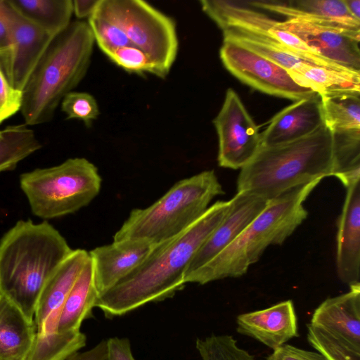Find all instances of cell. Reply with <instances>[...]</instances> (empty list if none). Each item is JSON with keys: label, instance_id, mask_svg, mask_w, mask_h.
<instances>
[{"label": "cell", "instance_id": "obj_1", "mask_svg": "<svg viewBox=\"0 0 360 360\" xmlns=\"http://www.w3.org/2000/svg\"><path fill=\"white\" fill-rule=\"evenodd\" d=\"M229 207V200L217 201L184 231L155 246L137 268L98 296L95 307L112 319L173 297L184 288V274L193 256Z\"/></svg>", "mask_w": 360, "mask_h": 360}, {"label": "cell", "instance_id": "obj_2", "mask_svg": "<svg viewBox=\"0 0 360 360\" xmlns=\"http://www.w3.org/2000/svg\"><path fill=\"white\" fill-rule=\"evenodd\" d=\"M72 251L47 221H18L0 240V293L33 321L43 288Z\"/></svg>", "mask_w": 360, "mask_h": 360}, {"label": "cell", "instance_id": "obj_3", "mask_svg": "<svg viewBox=\"0 0 360 360\" xmlns=\"http://www.w3.org/2000/svg\"><path fill=\"white\" fill-rule=\"evenodd\" d=\"M333 173V135L323 124L299 139L261 146L250 162L240 169L237 192L248 191L271 200Z\"/></svg>", "mask_w": 360, "mask_h": 360}, {"label": "cell", "instance_id": "obj_4", "mask_svg": "<svg viewBox=\"0 0 360 360\" xmlns=\"http://www.w3.org/2000/svg\"><path fill=\"white\" fill-rule=\"evenodd\" d=\"M318 179L293 188L269 201L266 207L221 252L184 278L204 285L244 275L271 245H281L305 220L304 202L320 183Z\"/></svg>", "mask_w": 360, "mask_h": 360}, {"label": "cell", "instance_id": "obj_5", "mask_svg": "<svg viewBox=\"0 0 360 360\" xmlns=\"http://www.w3.org/2000/svg\"><path fill=\"white\" fill-rule=\"evenodd\" d=\"M94 44L88 23L80 20L53 38L22 90L20 111L26 125L52 120L63 98L86 74Z\"/></svg>", "mask_w": 360, "mask_h": 360}, {"label": "cell", "instance_id": "obj_6", "mask_svg": "<svg viewBox=\"0 0 360 360\" xmlns=\"http://www.w3.org/2000/svg\"><path fill=\"white\" fill-rule=\"evenodd\" d=\"M224 193L214 170L184 179L150 206L132 210L113 241L140 239L154 246L161 244L188 229L213 198Z\"/></svg>", "mask_w": 360, "mask_h": 360}, {"label": "cell", "instance_id": "obj_7", "mask_svg": "<svg viewBox=\"0 0 360 360\" xmlns=\"http://www.w3.org/2000/svg\"><path fill=\"white\" fill-rule=\"evenodd\" d=\"M20 184L32 213L49 219L75 212L98 194L101 178L97 167L84 158H74L47 168L21 174Z\"/></svg>", "mask_w": 360, "mask_h": 360}, {"label": "cell", "instance_id": "obj_8", "mask_svg": "<svg viewBox=\"0 0 360 360\" xmlns=\"http://www.w3.org/2000/svg\"><path fill=\"white\" fill-rule=\"evenodd\" d=\"M95 13L117 25L133 46L146 53L158 77L167 76L179 49L172 18L141 0H101Z\"/></svg>", "mask_w": 360, "mask_h": 360}, {"label": "cell", "instance_id": "obj_9", "mask_svg": "<svg viewBox=\"0 0 360 360\" xmlns=\"http://www.w3.org/2000/svg\"><path fill=\"white\" fill-rule=\"evenodd\" d=\"M219 56L234 77L263 93L295 101L316 93L297 84L280 65L233 41L224 39Z\"/></svg>", "mask_w": 360, "mask_h": 360}, {"label": "cell", "instance_id": "obj_10", "mask_svg": "<svg viewBox=\"0 0 360 360\" xmlns=\"http://www.w3.org/2000/svg\"><path fill=\"white\" fill-rule=\"evenodd\" d=\"M213 123L218 136L219 165L232 169L245 167L261 146V134L233 89L226 91L222 106Z\"/></svg>", "mask_w": 360, "mask_h": 360}, {"label": "cell", "instance_id": "obj_11", "mask_svg": "<svg viewBox=\"0 0 360 360\" xmlns=\"http://www.w3.org/2000/svg\"><path fill=\"white\" fill-rule=\"evenodd\" d=\"M10 28V50L1 67L10 84L23 90L53 37L20 15L5 0Z\"/></svg>", "mask_w": 360, "mask_h": 360}, {"label": "cell", "instance_id": "obj_12", "mask_svg": "<svg viewBox=\"0 0 360 360\" xmlns=\"http://www.w3.org/2000/svg\"><path fill=\"white\" fill-rule=\"evenodd\" d=\"M277 25L297 36L323 58L360 72V32L333 29L295 19L278 21Z\"/></svg>", "mask_w": 360, "mask_h": 360}, {"label": "cell", "instance_id": "obj_13", "mask_svg": "<svg viewBox=\"0 0 360 360\" xmlns=\"http://www.w3.org/2000/svg\"><path fill=\"white\" fill-rule=\"evenodd\" d=\"M229 201L227 213L193 256L184 278L205 265L233 242L266 207L269 200L248 191H239Z\"/></svg>", "mask_w": 360, "mask_h": 360}, {"label": "cell", "instance_id": "obj_14", "mask_svg": "<svg viewBox=\"0 0 360 360\" xmlns=\"http://www.w3.org/2000/svg\"><path fill=\"white\" fill-rule=\"evenodd\" d=\"M345 188L336 234V268L340 280L351 287L360 284V179Z\"/></svg>", "mask_w": 360, "mask_h": 360}, {"label": "cell", "instance_id": "obj_15", "mask_svg": "<svg viewBox=\"0 0 360 360\" xmlns=\"http://www.w3.org/2000/svg\"><path fill=\"white\" fill-rule=\"evenodd\" d=\"M154 248L145 240L127 239L89 251L98 295L137 268Z\"/></svg>", "mask_w": 360, "mask_h": 360}, {"label": "cell", "instance_id": "obj_16", "mask_svg": "<svg viewBox=\"0 0 360 360\" xmlns=\"http://www.w3.org/2000/svg\"><path fill=\"white\" fill-rule=\"evenodd\" d=\"M259 8L305 22L333 29L360 32V20L353 17L343 0H298L246 2Z\"/></svg>", "mask_w": 360, "mask_h": 360}, {"label": "cell", "instance_id": "obj_17", "mask_svg": "<svg viewBox=\"0 0 360 360\" xmlns=\"http://www.w3.org/2000/svg\"><path fill=\"white\" fill-rule=\"evenodd\" d=\"M89 258L86 250H72L47 281L39 296L34 317L37 334L56 331L63 304Z\"/></svg>", "mask_w": 360, "mask_h": 360}, {"label": "cell", "instance_id": "obj_18", "mask_svg": "<svg viewBox=\"0 0 360 360\" xmlns=\"http://www.w3.org/2000/svg\"><path fill=\"white\" fill-rule=\"evenodd\" d=\"M324 124L321 96L295 101L271 120L261 134V146H271L306 136Z\"/></svg>", "mask_w": 360, "mask_h": 360}, {"label": "cell", "instance_id": "obj_19", "mask_svg": "<svg viewBox=\"0 0 360 360\" xmlns=\"http://www.w3.org/2000/svg\"><path fill=\"white\" fill-rule=\"evenodd\" d=\"M236 323L238 333L251 337L273 350L299 335L292 300L241 314L237 316Z\"/></svg>", "mask_w": 360, "mask_h": 360}, {"label": "cell", "instance_id": "obj_20", "mask_svg": "<svg viewBox=\"0 0 360 360\" xmlns=\"http://www.w3.org/2000/svg\"><path fill=\"white\" fill-rule=\"evenodd\" d=\"M325 300L314 311L311 323L332 336L360 348V284Z\"/></svg>", "mask_w": 360, "mask_h": 360}, {"label": "cell", "instance_id": "obj_21", "mask_svg": "<svg viewBox=\"0 0 360 360\" xmlns=\"http://www.w3.org/2000/svg\"><path fill=\"white\" fill-rule=\"evenodd\" d=\"M277 22L250 6H243L235 15L234 25L275 40L287 51L311 64L338 71L354 72L323 58L297 36L278 26Z\"/></svg>", "mask_w": 360, "mask_h": 360}, {"label": "cell", "instance_id": "obj_22", "mask_svg": "<svg viewBox=\"0 0 360 360\" xmlns=\"http://www.w3.org/2000/svg\"><path fill=\"white\" fill-rule=\"evenodd\" d=\"M36 334L34 320L0 293V360H24Z\"/></svg>", "mask_w": 360, "mask_h": 360}, {"label": "cell", "instance_id": "obj_23", "mask_svg": "<svg viewBox=\"0 0 360 360\" xmlns=\"http://www.w3.org/2000/svg\"><path fill=\"white\" fill-rule=\"evenodd\" d=\"M98 296L89 257L63 304L56 331L66 333L80 330L83 321L91 316Z\"/></svg>", "mask_w": 360, "mask_h": 360}, {"label": "cell", "instance_id": "obj_24", "mask_svg": "<svg viewBox=\"0 0 360 360\" xmlns=\"http://www.w3.org/2000/svg\"><path fill=\"white\" fill-rule=\"evenodd\" d=\"M288 73L297 84L319 95L360 92V72L338 71L304 63Z\"/></svg>", "mask_w": 360, "mask_h": 360}, {"label": "cell", "instance_id": "obj_25", "mask_svg": "<svg viewBox=\"0 0 360 360\" xmlns=\"http://www.w3.org/2000/svg\"><path fill=\"white\" fill-rule=\"evenodd\" d=\"M22 17L53 37L70 24L72 0H8Z\"/></svg>", "mask_w": 360, "mask_h": 360}, {"label": "cell", "instance_id": "obj_26", "mask_svg": "<svg viewBox=\"0 0 360 360\" xmlns=\"http://www.w3.org/2000/svg\"><path fill=\"white\" fill-rule=\"evenodd\" d=\"M324 124L333 132L360 130V92L320 95Z\"/></svg>", "mask_w": 360, "mask_h": 360}, {"label": "cell", "instance_id": "obj_27", "mask_svg": "<svg viewBox=\"0 0 360 360\" xmlns=\"http://www.w3.org/2000/svg\"><path fill=\"white\" fill-rule=\"evenodd\" d=\"M41 147L34 131L25 124L5 127L0 132V173L13 169Z\"/></svg>", "mask_w": 360, "mask_h": 360}, {"label": "cell", "instance_id": "obj_28", "mask_svg": "<svg viewBox=\"0 0 360 360\" xmlns=\"http://www.w3.org/2000/svg\"><path fill=\"white\" fill-rule=\"evenodd\" d=\"M86 336L80 330L36 334L24 360H66L86 345Z\"/></svg>", "mask_w": 360, "mask_h": 360}, {"label": "cell", "instance_id": "obj_29", "mask_svg": "<svg viewBox=\"0 0 360 360\" xmlns=\"http://www.w3.org/2000/svg\"><path fill=\"white\" fill-rule=\"evenodd\" d=\"M307 326L309 343L328 360H360V348L332 336L311 323Z\"/></svg>", "mask_w": 360, "mask_h": 360}, {"label": "cell", "instance_id": "obj_30", "mask_svg": "<svg viewBox=\"0 0 360 360\" xmlns=\"http://www.w3.org/2000/svg\"><path fill=\"white\" fill-rule=\"evenodd\" d=\"M195 347L202 360H254L248 351L238 347L231 335H211L204 339L198 338Z\"/></svg>", "mask_w": 360, "mask_h": 360}, {"label": "cell", "instance_id": "obj_31", "mask_svg": "<svg viewBox=\"0 0 360 360\" xmlns=\"http://www.w3.org/2000/svg\"><path fill=\"white\" fill-rule=\"evenodd\" d=\"M87 23L95 43L105 55L120 47L132 45L121 28L96 13Z\"/></svg>", "mask_w": 360, "mask_h": 360}, {"label": "cell", "instance_id": "obj_32", "mask_svg": "<svg viewBox=\"0 0 360 360\" xmlns=\"http://www.w3.org/2000/svg\"><path fill=\"white\" fill-rule=\"evenodd\" d=\"M60 106L68 119L81 120L86 126H90L100 113L96 100L86 92L68 93L63 98Z\"/></svg>", "mask_w": 360, "mask_h": 360}, {"label": "cell", "instance_id": "obj_33", "mask_svg": "<svg viewBox=\"0 0 360 360\" xmlns=\"http://www.w3.org/2000/svg\"><path fill=\"white\" fill-rule=\"evenodd\" d=\"M107 57L115 65L130 73H149L158 77L150 58L139 48L130 45L120 47L108 53Z\"/></svg>", "mask_w": 360, "mask_h": 360}, {"label": "cell", "instance_id": "obj_34", "mask_svg": "<svg viewBox=\"0 0 360 360\" xmlns=\"http://www.w3.org/2000/svg\"><path fill=\"white\" fill-rule=\"evenodd\" d=\"M22 103V91L10 84L0 66V123L20 110Z\"/></svg>", "mask_w": 360, "mask_h": 360}, {"label": "cell", "instance_id": "obj_35", "mask_svg": "<svg viewBox=\"0 0 360 360\" xmlns=\"http://www.w3.org/2000/svg\"><path fill=\"white\" fill-rule=\"evenodd\" d=\"M266 360H328L320 353L304 350L284 344L267 356Z\"/></svg>", "mask_w": 360, "mask_h": 360}, {"label": "cell", "instance_id": "obj_36", "mask_svg": "<svg viewBox=\"0 0 360 360\" xmlns=\"http://www.w3.org/2000/svg\"><path fill=\"white\" fill-rule=\"evenodd\" d=\"M107 348L105 360H136L131 352L130 341L127 338H110L107 340Z\"/></svg>", "mask_w": 360, "mask_h": 360}, {"label": "cell", "instance_id": "obj_37", "mask_svg": "<svg viewBox=\"0 0 360 360\" xmlns=\"http://www.w3.org/2000/svg\"><path fill=\"white\" fill-rule=\"evenodd\" d=\"M10 50V28L5 0H0V66L4 64Z\"/></svg>", "mask_w": 360, "mask_h": 360}, {"label": "cell", "instance_id": "obj_38", "mask_svg": "<svg viewBox=\"0 0 360 360\" xmlns=\"http://www.w3.org/2000/svg\"><path fill=\"white\" fill-rule=\"evenodd\" d=\"M107 354V340H102L90 349L77 352L66 360H105Z\"/></svg>", "mask_w": 360, "mask_h": 360}, {"label": "cell", "instance_id": "obj_39", "mask_svg": "<svg viewBox=\"0 0 360 360\" xmlns=\"http://www.w3.org/2000/svg\"><path fill=\"white\" fill-rule=\"evenodd\" d=\"M101 0H74L73 13L79 19L89 18L96 11Z\"/></svg>", "mask_w": 360, "mask_h": 360}, {"label": "cell", "instance_id": "obj_40", "mask_svg": "<svg viewBox=\"0 0 360 360\" xmlns=\"http://www.w3.org/2000/svg\"><path fill=\"white\" fill-rule=\"evenodd\" d=\"M351 15L360 20V0H343Z\"/></svg>", "mask_w": 360, "mask_h": 360}, {"label": "cell", "instance_id": "obj_41", "mask_svg": "<svg viewBox=\"0 0 360 360\" xmlns=\"http://www.w3.org/2000/svg\"><path fill=\"white\" fill-rule=\"evenodd\" d=\"M0 132H1V130H0Z\"/></svg>", "mask_w": 360, "mask_h": 360}]
</instances>
